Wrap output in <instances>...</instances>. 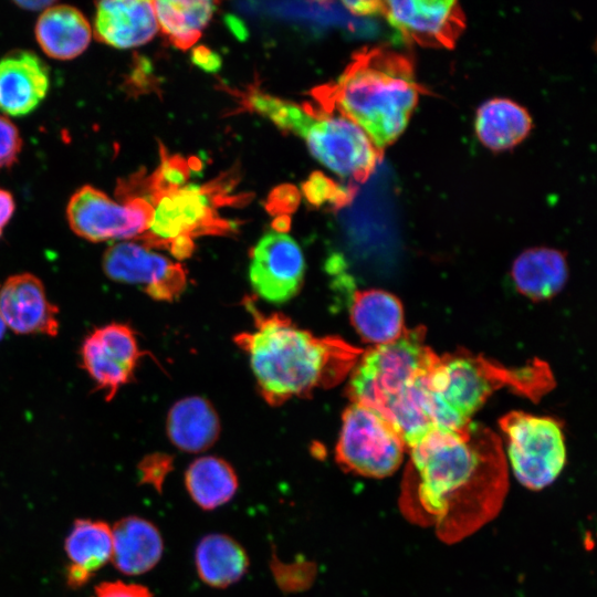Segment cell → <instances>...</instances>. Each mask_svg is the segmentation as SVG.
Returning a JSON list of instances; mask_svg holds the SVG:
<instances>
[{"instance_id": "cell-31", "label": "cell", "mask_w": 597, "mask_h": 597, "mask_svg": "<svg viewBox=\"0 0 597 597\" xmlns=\"http://www.w3.org/2000/svg\"><path fill=\"white\" fill-rule=\"evenodd\" d=\"M22 139L15 125L0 115V169L12 166L21 151Z\"/></svg>"}, {"instance_id": "cell-35", "label": "cell", "mask_w": 597, "mask_h": 597, "mask_svg": "<svg viewBox=\"0 0 597 597\" xmlns=\"http://www.w3.org/2000/svg\"><path fill=\"white\" fill-rule=\"evenodd\" d=\"M192 62L207 72H216L221 67V57L218 53L205 45L193 49L191 54Z\"/></svg>"}, {"instance_id": "cell-37", "label": "cell", "mask_w": 597, "mask_h": 597, "mask_svg": "<svg viewBox=\"0 0 597 597\" xmlns=\"http://www.w3.org/2000/svg\"><path fill=\"white\" fill-rule=\"evenodd\" d=\"M13 212L14 200L12 198V195L4 189H0V235L3 228L11 219Z\"/></svg>"}, {"instance_id": "cell-6", "label": "cell", "mask_w": 597, "mask_h": 597, "mask_svg": "<svg viewBox=\"0 0 597 597\" xmlns=\"http://www.w3.org/2000/svg\"><path fill=\"white\" fill-rule=\"evenodd\" d=\"M233 180L234 176H226L206 185L188 184L153 199L151 221L137 241L149 249L168 250L180 238L193 240L232 231L231 222L221 218L217 208L235 203L230 193Z\"/></svg>"}, {"instance_id": "cell-30", "label": "cell", "mask_w": 597, "mask_h": 597, "mask_svg": "<svg viewBox=\"0 0 597 597\" xmlns=\"http://www.w3.org/2000/svg\"><path fill=\"white\" fill-rule=\"evenodd\" d=\"M302 192L306 201L314 207L324 205L333 209H339L349 203L356 193L353 186H342L321 171H314L302 184Z\"/></svg>"}, {"instance_id": "cell-15", "label": "cell", "mask_w": 597, "mask_h": 597, "mask_svg": "<svg viewBox=\"0 0 597 597\" xmlns=\"http://www.w3.org/2000/svg\"><path fill=\"white\" fill-rule=\"evenodd\" d=\"M57 313L43 283L33 274L12 275L0 289V316L17 334L57 335Z\"/></svg>"}, {"instance_id": "cell-9", "label": "cell", "mask_w": 597, "mask_h": 597, "mask_svg": "<svg viewBox=\"0 0 597 597\" xmlns=\"http://www.w3.org/2000/svg\"><path fill=\"white\" fill-rule=\"evenodd\" d=\"M406 451L400 434L378 412L353 402L346 408L335 451L344 470L366 478H387L400 468Z\"/></svg>"}, {"instance_id": "cell-39", "label": "cell", "mask_w": 597, "mask_h": 597, "mask_svg": "<svg viewBox=\"0 0 597 597\" xmlns=\"http://www.w3.org/2000/svg\"><path fill=\"white\" fill-rule=\"evenodd\" d=\"M227 22L229 27L231 28V30L233 31V33L239 39L241 40L245 39V36L248 35V32L240 20H238L235 17L228 15Z\"/></svg>"}, {"instance_id": "cell-23", "label": "cell", "mask_w": 597, "mask_h": 597, "mask_svg": "<svg viewBox=\"0 0 597 597\" xmlns=\"http://www.w3.org/2000/svg\"><path fill=\"white\" fill-rule=\"evenodd\" d=\"M567 274L563 253L548 248L524 251L512 266V277L517 291L536 301L557 294L563 289Z\"/></svg>"}, {"instance_id": "cell-34", "label": "cell", "mask_w": 597, "mask_h": 597, "mask_svg": "<svg viewBox=\"0 0 597 597\" xmlns=\"http://www.w3.org/2000/svg\"><path fill=\"white\" fill-rule=\"evenodd\" d=\"M169 460L165 455L153 454L145 459L140 464L143 480L155 486H160L163 478L169 469Z\"/></svg>"}, {"instance_id": "cell-4", "label": "cell", "mask_w": 597, "mask_h": 597, "mask_svg": "<svg viewBox=\"0 0 597 597\" xmlns=\"http://www.w3.org/2000/svg\"><path fill=\"white\" fill-rule=\"evenodd\" d=\"M427 380L429 388L452 412L464 422H471V416L502 386L538 397L552 387L553 379L541 363L509 370L462 352L439 356Z\"/></svg>"}, {"instance_id": "cell-12", "label": "cell", "mask_w": 597, "mask_h": 597, "mask_svg": "<svg viewBox=\"0 0 597 597\" xmlns=\"http://www.w3.org/2000/svg\"><path fill=\"white\" fill-rule=\"evenodd\" d=\"M143 354L134 331L119 323L96 328L81 347L82 365L107 400L132 380Z\"/></svg>"}, {"instance_id": "cell-32", "label": "cell", "mask_w": 597, "mask_h": 597, "mask_svg": "<svg viewBox=\"0 0 597 597\" xmlns=\"http://www.w3.org/2000/svg\"><path fill=\"white\" fill-rule=\"evenodd\" d=\"M300 202L297 189L292 185L279 186L272 190L266 201V209L272 214L287 216Z\"/></svg>"}, {"instance_id": "cell-2", "label": "cell", "mask_w": 597, "mask_h": 597, "mask_svg": "<svg viewBox=\"0 0 597 597\" xmlns=\"http://www.w3.org/2000/svg\"><path fill=\"white\" fill-rule=\"evenodd\" d=\"M253 313L254 329L234 341L248 354L261 395L271 406L334 387L360 357V349L339 337H317L281 314Z\"/></svg>"}, {"instance_id": "cell-1", "label": "cell", "mask_w": 597, "mask_h": 597, "mask_svg": "<svg viewBox=\"0 0 597 597\" xmlns=\"http://www.w3.org/2000/svg\"><path fill=\"white\" fill-rule=\"evenodd\" d=\"M398 505L412 524L433 528L455 544L491 522L509 490L499 438L470 422L455 431L433 429L409 450Z\"/></svg>"}, {"instance_id": "cell-22", "label": "cell", "mask_w": 597, "mask_h": 597, "mask_svg": "<svg viewBox=\"0 0 597 597\" xmlns=\"http://www.w3.org/2000/svg\"><path fill=\"white\" fill-rule=\"evenodd\" d=\"M220 432L219 418L202 397H187L176 402L167 418L171 442L186 452H200L211 447Z\"/></svg>"}, {"instance_id": "cell-38", "label": "cell", "mask_w": 597, "mask_h": 597, "mask_svg": "<svg viewBox=\"0 0 597 597\" xmlns=\"http://www.w3.org/2000/svg\"><path fill=\"white\" fill-rule=\"evenodd\" d=\"M15 4L24 10H32V11L43 10L44 11L45 9L54 6L55 2L45 1V0H40V1L32 0V1H15Z\"/></svg>"}, {"instance_id": "cell-13", "label": "cell", "mask_w": 597, "mask_h": 597, "mask_svg": "<svg viewBox=\"0 0 597 597\" xmlns=\"http://www.w3.org/2000/svg\"><path fill=\"white\" fill-rule=\"evenodd\" d=\"M305 271L303 253L287 234L269 232L253 248L249 276L255 292L271 303H284L300 291Z\"/></svg>"}, {"instance_id": "cell-41", "label": "cell", "mask_w": 597, "mask_h": 597, "mask_svg": "<svg viewBox=\"0 0 597 597\" xmlns=\"http://www.w3.org/2000/svg\"><path fill=\"white\" fill-rule=\"evenodd\" d=\"M6 328H7V326H6L4 322L2 321V318L0 316V339L3 336Z\"/></svg>"}, {"instance_id": "cell-29", "label": "cell", "mask_w": 597, "mask_h": 597, "mask_svg": "<svg viewBox=\"0 0 597 597\" xmlns=\"http://www.w3.org/2000/svg\"><path fill=\"white\" fill-rule=\"evenodd\" d=\"M248 105L261 115L269 117L281 129L297 135L308 118V113L304 106H298L261 92L249 94Z\"/></svg>"}, {"instance_id": "cell-25", "label": "cell", "mask_w": 597, "mask_h": 597, "mask_svg": "<svg viewBox=\"0 0 597 597\" xmlns=\"http://www.w3.org/2000/svg\"><path fill=\"white\" fill-rule=\"evenodd\" d=\"M195 561L199 577L213 587H227L238 582L249 566L241 545L223 534L203 537L197 546Z\"/></svg>"}, {"instance_id": "cell-24", "label": "cell", "mask_w": 597, "mask_h": 597, "mask_svg": "<svg viewBox=\"0 0 597 597\" xmlns=\"http://www.w3.org/2000/svg\"><path fill=\"white\" fill-rule=\"evenodd\" d=\"M532 119L522 106L507 98H493L476 112L474 129L480 142L492 150H505L530 133Z\"/></svg>"}, {"instance_id": "cell-10", "label": "cell", "mask_w": 597, "mask_h": 597, "mask_svg": "<svg viewBox=\"0 0 597 597\" xmlns=\"http://www.w3.org/2000/svg\"><path fill=\"white\" fill-rule=\"evenodd\" d=\"M153 206L142 197L111 199L85 185L70 198L66 217L73 232L92 242L137 239L148 229Z\"/></svg>"}, {"instance_id": "cell-40", "label": "cell", "mask_w": 597, "mask_h": 597, "mask_svg": "<svg viewBox=\"0 0 597 597\" xmlns=\"http://www.w3.org/2000/svg\"><path fill=\"white\" fill-rule=\"evenodd\" d=\"M273 227L277 232L287 230L290 227V218L287 216H280L273 222Z\"/></svg>"}, {"instance_id": "cell-8", "label": "cell", "mask_w": 597, "mask_h": 597, "mask_svg": "<svg viewBox=\"0 0 597 597\" xmlns=\"http://www.w3.org/2000/svg\"><path fill=\"white\" fill-rule=\"evenodd\" d=\"M506 452L516 480L538 491L552 484L566 461L561 425L553 418L512 411L500 420Z\"/></svg>"}, {"instance_id": "cell-11", "label": "cell", "mask_w": 597, "mask_h": 597, "mask_svg": "<svg viewBox=\"0 0 597 597\" xmlns=\"http://www.w3.org/2000/svg\"><path fill=\"white\" fill-rule=\"evenodd\" d=\"M102 265L111 280L140 285L157 301H172L186 286V271L180 263L139 242L111 245L103 255Z\"/></svg>"}, {"instance_id": "cell-21", "label": "cell", "mask_w": 597, "mask_h": 597, "mask_svg": "<svg viewBox=\"0 0 597 597\" xmlns=\"http://www.w3.org/2000/svg\"><path fill=\"white\" fill-rule=\"evenodd\" d=\"M35 38L46 55L65 61L86 50L92 39V29L77 8L55 3L42 11L35 24Z\"/></svg>"}, {"instance_id": "cell-36", "label": "cell", "mask_w": 597, "mask_h": 597, "mask_svg": "<svg viewBox=\"0 0 597 597\" xmlns=\"http://www.w3.org/2000/svg\"><path fill=\"white\" fill-rule=\"evenodd\" d=\"M343 4L358 15L383 13V2L380 1H344Z\"/></svg>"}, {"instance_id": "cell-16", "label": "cell", "mask_w": 597, "mask_h": 597, "mask_svg": "<svg viewBox=\"0 0 597 597\" xmlns=\"http://www.w3.org/2000/svg\"><path fill=\"white\" fill-rule=\"evenodd\" d=\"M49 69L33 52L14 50L0 60V109L12 116L34 111L46 96Z\"/></svg>"}, {"instance_id": "cell-33", "label": "cell", "mask_w": 597, "mask_h": 597, "mask_svg": "<svg viewBox=\"0 0 597 597\" xmlns=\"http://www.w3.org/2000/svg\"><path fill=\"white\" fill-rule=\"evenodd\" d=\"M92 597H154L148 588L122 580L104 582L96 586Z\"/></svg>"}, {"instance_id": "cell-14", "label": "cell", "mask_w": 597, "mask_h": 597, "mask_svg": "<svg viewBox=\"0 0 597 597\" xmlns=\"http://www.w3.org/2000/svg\"><path fill=\"white\" fill-rule=\"evenodd\" d=\"M383 13L401 36L419 45L451 48L464 28L455 1H386Z\"/></svg>"}, {"instance_id": "cell-18", "label": "cell", "mask_w": 597, "mask_h": 597, "mask_svg": "<svg viewBox=\"0 0 597 597\" xmlns=\"http://www.w3.org/2000/svg\"><path fill=\"white\" fill-rule=\"evenodd\" d=\"M112 527L104 521L76 520L67 534L64 549L69 564L66 584L73 589L85 585L112 558Z\"/></svg>"}, {"instance_id": "cell-27", "label": "cell", "mask_w": 597, "mask_h": 597, "mask_svg": "<svg viewBox=\"0 0 597 597\" xmlns=\"http://www.w3.org/2000/svg\"><path fill=\"white\" fill-rule=\"evenodd\" d=\"M153 6L158 27L182 50L198 41L216 10L211 1H153Z\"/></svg>"}, {"instance_id": "cell-28", "label": "cell", "mask_w": 597, "mask_h": 597, "mask_svg": "<svg viewBox=\"0 0 597 597\" xmlns=\"http://www.w3.org/2000/svg\"><path fill=\"white\" fill-rule=\"evenodd\" d=\"M160 155V165L144 182L147 195L143 198L148 202L185 186L191 169L199 168V165L192 166L190 160L186 161L179 155H169L163 146Z\"/></svg>"}, {"instance_id": "cell-19", "label": "cell", "mask_w": 597, "mask_h": 597, "mask_svg": "<svg viewBox=\"0 0 597 597\" xmlns=\"http://www.w3.org/2000/svg\"><path fill=\"white\" fill-rule=\"evenodd\" d=\"M112 562L126 575H140L154 568L164 552L158 528L139 516H126L112 527Z\"/></svg>"}, {"instance_id": "cell-5", "label": "cell", "mask_w": 597, "mask_h": 597, "mask_svg": "<svg viewBox=\"0 0 597 597\" xmlns=\"http://www.w3.org/2000/svg\"><path fill=\"white\" fill-rule=\"evenodd\" d=\"M438 355L425 343V329L407 331L396 341L375 346L363 354L349 377L353 404L379 415L388 404L428 374Z\"/></svg>"}, {"instance_id": "cell-3", "label": "cell", "mask_w": 597, "mask_h": 597, "mask_svg": "<svg viewBox=\"0 0 597 597\" xmlns=\"http://www.w3.org/2000/svg\"><path fill=\"white\" fill-rule=\"evenodd\" d=\"M321 106H334L384 150L405 130L419 97L411 61L386 48L364 49L336 83L314 91Z\"/></svg>"}, {"instance_id": "cell-17", "label": "cell", "mask_w": 597, "mask_h": 597, "mask_svg": "<svg viewBox=\"0 0 597 597\" xmlns=\"http://www.w3.org/2000/svg\"><path fill=\"white\" fill-rule=\"evenodd\" d=\"M98 41L129 49L150 41L158 31L153 1H101L94 21Z\"/></svg>"}, {"instance_id": "cell-26", "label": "cell", "mask_w": 597, "mask_h": 597, "mask_svg": "<svg viewBox=\"0 0 597 597\" xmlns=\"http://www.w3.org/2000/svg\"><path fill=\"white\" fill-rule=\"evenodd\" d=\"M185 482L191 499L205 510L226 504L238 489V479L232 467L212 455L193 461L186 471Z\"/></svg>"}, {"instance_id": "cell-20", "label": "cell", "mask_w": 597, "mask_h": 597, "mask_svg": "<svg viewBox=\"0 0 597 597\" xmlns=\"http://www.w3.org/2000/svg\"><path fill=\"white\" fill-rule=\"evenodd\" d=\"M349 317L359 336L375 346L391 343L406 332L400 301L383 290L356 291Z\"/></svg>"}, {"instance_id": "cell-7", "label": "cell", "mask_w": 597, "mask_h": 597, "mask_svg": "<svg viewBox=\"0 0 597 597\" xmlns=\"http://www.w3.org/2000/svg\"><path fill=\"white\" fill-rule=\"evenodd\" d=\"M310 114L300 133L311 154L343 178L365 182L381 160L383 151L365 130L334 106L306 104Z\"/></svg>"}]
</instances>
